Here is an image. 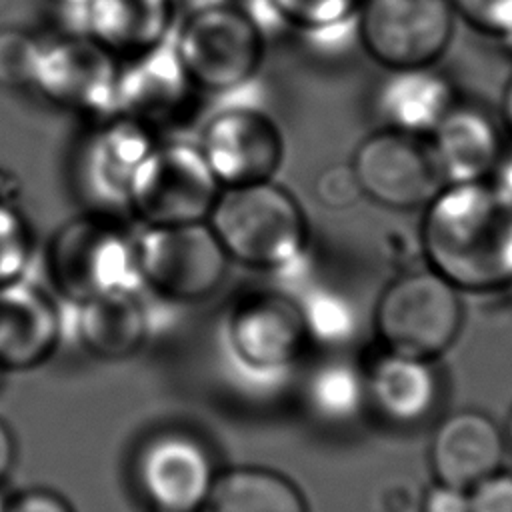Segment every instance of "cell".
I'll return each instance as SVG.
<instances>
[{
	"label": "cell",
	"mask_w": 512,
	"mask_h": 512,
	"mask_svg": "<svg viewBox=\"0 0 512 512\" xmlns=\"http://www.w3.org/2000/svg\"><path fill=\"white\" fill-rule=\"evenodd\" d=\"M418 250L460 294L512 288V196L494 180L444 184L422 208Z\"/></svg>",
	"instance_id": "1"
},
{
	"label": "cell",
	"mask_w": 512,
	"mask_h": 512,
	"mask_svg": "<svg viewBox=\"0 0 512 512\" xmlns=\"http://www.w3.org/2000/svg\"><path fill=\"white\" fill-rule=\"evenodd\" d=\"M206 222L230 262L256 270L296 264L310 242L302 204L274 180L222 188Z\"/></svg>",
	"instance_id": "2"
},
{
	"label": "cell",
	"mask_w": 512,
	"mask_h": 512,
	"mask_svg": "<svg viewBox=\"0 0 512 512\" xmlns=\"http://www.w3.org/2000/svg\"><path fill=\"white\" fill-rule=\"evenodd\" d=\"M138 234L106 212L78 214L50 238L46 268L54 288L72 304L136 290Z\"/></svg>",
	"instance_id": "3"
},
{
	"label": "cell",
	"mask_w": 512,
	"mask_h": 512,
	"mask_svg": "<svg viewBox=\"0 0 512 512\" xmlns=\"http://www.w3.org/2000/svg\"><path fill=\"white\" fill-rule=\"evenodd\" d=\"M464 318L462 294L428 266L394 276L374 308L386 352L432 360L452 346Z\"/></svg>",
	"instance_id": "4"
},
{
	"label": "cell",
	"mask_w": 512,
	"mask_h": 512,
	"mask_svg": "<svg viewBox=\"0 0 512 512\" xmlns=\"http://www.w3.org/2000/svg\"><path fill=\"white\" fill-rule=\"evenodd\" d=\"M174 50L200 92H230L254 78L264 36L254 16L232 4H208L188 14Z\"/></svg>",
	"instance_id": "5"
},
{
	"label": "cell",
	"mask_w": 512,
	"mask_h": 512,
	"mask_svg": "<svg viewBox=\"0 0 512 512\" xmlns=\"http://www.w3.org/2000/svg\"><path fill=\"white\" fill-rule=\"evenodd\" d=\"M456 24L450 0H364L354 20L362 50L386 72L436 66Z\"/></svg>",
	"instance_id": "6"
},
{
	"label": "cell",
	"mask_w": 512,
	"mask_h": 512,
	"mask_svg": "<svg viewBox=\"0 0 512 512\" xmlns=\"http://www.w3.org/2000/svg\"><path fill=\"white\" fill-rule=\"evenodd\" d=\"M220 192L196 144L156 142L130 182L126 208L144 226L206 222Z\"/></svg>",
	"instance_id": "7"
},
{
	"label": "cell",
	"mask_w": 512,
	"mask_h": 512,
	"mask_svg": "<svg viewBox=\"0 0 512 512\" xmlns=\"http://www.w3.org/2000/svg\"><path fill=\"white\" fill-rule=\"evenodd\" d=\"M138 278L170 302H200L224 282L230 258L208 222L146 226L136 238Z\"/></svg>",
	"instance_id": "8"
},
{
	"label": "cell",
	"mask_w": 512,
	"mask_h": 512,
	"mask_svg": "<svg viewBox=\"0 0 512 512\" xmlns=\"http://www.w3.org/2000/svg\"><path fill=\"white\" fill-rule=\"evenodd\" d=\"M348 166L360 196L394 212L422 210L444 186L426 138L390 126L362 136Z\"/></svg>",
	"instance_id": "9"
},
{
	"label": "cell",
	"mask_w": 512,
	"mask_h": 512,
	"mask_svg": "<svg viewBox=\"0 0 512 512\" xmlns=\"http://www.w3.org/2000/svg\"><path fill=\"white\" fill-rule=\"evenodd\" d=\"M196 146L222 188L274 180L286 152L278 124L254 106L218 110Z\"/></svg>",
	"instance_id": "10"
},
{
	"label": "cell",
	"mask_w": 512,
	"mask_h": 512,
	"mask_svg": "<svg viewBox=\"0 0 512 512\" xmlns=\"http://www.w3.org/2000/svg\"><path fill=\"white\" fill-rule=\"evenodd\" d=\"M198 94L174 44H162L120 62L110 114L132 120L156 136L188 120Z\"/></svg>",
	"instance_id": "11"
},
{
	"label": "cell",
	"mask_w": 512,
	"mask_h": 512,
	"mask_svg": "<svg viewBox=\"0 0 512 512\" xmlns=\"http://www.w3.org/2000/svg\"><path fill=\"white\" fill-rule=\"evenodd\" d=\"M120 60L86 34L42 42L32 88L48 102L82 114H110Z\"/></svg>",
	"instance_id": "12"
},
{
	"label": "cell",
	"mask_w": 512,
	"mask_h": 512,
	"mask_svg": "<svg viewBox=\"0 0 512 512\" xmlns=\"http://www.w3.org/2000/svg\"><path fill=\"white\" fill-rule=\"evenodd\" d=\"M136 480L158 512H196L202 510L216 474L204 444L182 432H164L142 446Z\"/></svg>",
	"instance_id": "13"
},
{
	"label": "cell",
	"mask_w": 512,
	"mask_h": 512,
	"mask_svg": "<svg viewBox=\"0 0 512 512\" xmlns=\"http://www.w3.org/2000/svg\"><path fill=\"white\" fill-rule=\"evenodd\" d=\"M228 336L244 364L268 374L284 372L298 356L308 334L300 302L278 292H258L234 306Z\"/></svg>",
	"instance_id": "14"
},
{
	"label": "cell",
	"mask_w": 512,
	"mask_h": 512,
	"mask_svg": "<svg viewBox=\"0 0 512 512\" xmlns=\"http://www.w3.org/2000/svg\"><path fill=\"white\" fill-rule=\"evenodd\" d=\"M444 184L492 180L504 156V128L486 108L460 98L426 136Z\"/></svg>",
	"instance_id": "15"
},
{
	"label": "cell",
	"mask_w": 512,
	"mask_h": 512,
	"mask_svg": "<svg viewBox=\"0 0 512 512\" xmlns=\"http://www.w3.org/2000/svg\"><path fill=\"white\" fill-rule=\"evenodd\" d=\"M506 440L498 424L478 410L446 416L430 442L436 482L470 490L502 466Z\"/></svg>",
	"instance_id": "16"
},
{
	"label": "cell",
	"mask_w": 512,
	"mask_h": 512,
	"mask_svg": "<svg viewBox=\"0 0 512 512\" xmlns=\"http://www.w3.org/2000/svg\"><path fill=\"white\" fill-rule=\"evenodd\" d=\"M154 146L156 136L150 130L110 114L92 132L80 154L78 178L82 188L96 202L126 206L130 182Z\"/></svg>",
	"instance_id": "17"
},
{
	"label": "cell",
	"mask_w": 512,
	"mask_h": 512,
	"mask_svg": "<svg viewBox=\"0 0 512 512\" xmlns=\"http://www.w3.org/2000/svg\"><path fill=\"white\" fill-rule=\"evenodd\" d=\"M60 316L54 302L22 280L0 286V370L40 366L56 348Z\"/></svg>",
	"instance_id": "18"
},
{
	"label": "cell",
	"mask_w": 512,
	"mask_h": 512,
	"mask_svg": "<svg viewBox=\"0 0 512 512\" xmlns=\"http://www.w3.org/2000/svg\"><path fill=\"white\" fill-rule=\"evenodd\" d=\"M86 36L120 62L168 42L174 0H88L82 8Z\"/></svg>",
	"instance_id": "19"
},
{
	"label": "cell",
	"mask_w": 512,
	"mask_h": 512,
	"mask_svg": "<svg viewBox=\"0 0 512 512\" xmlns=\"http://www.w3.org/2000/svg\"><path fill=\"white\" fill-rule=\"evenodd\" d=\"M364 380L366 400L396 426L422 422L438 402V376L430 360L384 350Z\"/></svg>",
	"instance_id": "20"
},
{
	"label": "cell",
	"mask_w": 512,
	"mask_h": 512,
	"mask_svg": "<svg viewBox=\"0 0 512 512\" xmlns=\"http://www.w3.org/2000/svg\"><path fill=\"white\" fill-rule=\"evenodd\" d=\"M456 100L454 84L436 66L398 70L388 72L378 110L384 126L426 138Z\"/></svg>",
	"instance_id": "21"
},
{
	"label": "cell",
	"mask_w": 512,
	"mask_h": 512,
	"mask_svg": "<svg viewBox=\"0 0 512 512\" xmlns=\"http://www.w3.org/2000/svg\"><path fill=\"white\" fill-rule=\"evenodd\" d=\"M74 306V330L90 354L118 360L140 350L148 332V314L136 290L112 292Z\"/></svg>",
	"instance_id": "22"
},
{
	"label": "cell",
	"mask_w": 512,
	"mask_h": 512,
	"mask_svg": "<svg viewBox=\"0 0 512 512\" xmlns=\"http://www.w3.org/2000/svg\"><path fill=\"white\" fill-rule=\"evenodd\" d=\"M200 512H308V506L286 476L246 466L218 474Z\"/></svg>",
	"instance_id": "23"
},
{
	"label": "cell",
	"mask_w": 512,
	"mask_h": 512,
	"mask_svg": "<svg viewBox=\"0 0 512 512\" xmlns=\"http://www.w3.org/2000/svg\"><path fill=\"white\" fill-rule=\"evenodd\" d=\"M308 400L320 418L346 422L360 412L366 400V380L350 364L328 362L312 374Z\"/></svg>",
	"instance_id": "24"
},
{
	"label": "cell",
	"mask_w": 512,
	"mask_h": 512,
	"mask_svg": "<svg viewBox=\"0 0 512 512\" xmlns=\"http://www.w3.org/2000/svg\"><path fill=\"white\" fill-rule=\"evenodd\" d=\"M286 26L306 36H330L354 24L364 0H264Z\"/></svg>",
	"instance_id": "25"
},
{
	"label": "cell",
	"mask_w": 512,
	"mask_h": 512,
	"mask_svg": "<svg viewBox=\"0 0 512 512\" xmlns=\"http://www.w3.org/2000/svg\"><path fill=\"white\" fill-rule=\"evenodd\" d=\"M42 42L22 28H0V86L28 88L34 84Z\"/></svg>",
	"instance_id": "26"
},
{
	"label": "cell",
	"mask_w": 512,
	"mask_h": 512,
	"mask_svg": "<svg viewBox=\"0 0 512 512\" xmlns=\"http://www.w3.org/2000/svg\"><path fill=\"white\" fill-rule=\"evenodd\" d=\"M32 256L28 222L10 200H0V286L22 280Z\"/></svg>",
	"instance_id": "27"
},
{
	"label": "cell",
	"mask_w": 512,
	"mask_h": 512,
	"mask_svg": "<svg viewBox=\"0 0 512 512\" xmlns=\"http://www.w3.org/2000/svg\"><path fill=\"white\" fill-rule=\"evenodd\" d=\"M300 310L306 334L324 344L344 342L354 332V314L340 298L318 294L300 304Z\"/></svg>",
	"instance_id": "28"
},
{
	"label": "cell",
	"mask_w": 512,
	"mask_h": 512,
	"mask_svg": "<svg viewBox=\"0 0 512 512\" xmlns=\"http://www.w3.org/2000/svg\"><path fill=\"white\" fill-rule=\"evenodd\" d=\"M454 16L472 32L494 38H512V0H450Z\"/></svg>",
	"instance_id": "29"
},
{
	"label": "cell",
	"mask_w": 512,
	"mask_h": 512,
	"mask_svg": "<svg viewBox=\"0 0 512 512\" xmlns=\"http://www.w3.org/2000/svg\"><path fill=\"white\" fill-rule=\"evenodd\" d=\"M314 194L322 206L332 210H344L362 198L348 162L326 168L316 180Z\"/></svg>",
	"instance_id": "30"
},
{
	"label": "cell",
	"mask_w": 512,
	"mask_h": 512,
	"mask_svg": "<svg viewBox=\"0 0 512 512\" xmlns=\"http://www.w3.org/2000/svg\"><path fill=\"white\" fill-rule=\"evenodd\" d=\"M470 512H512V472L496 470L468 490Z\"/></svg>",
	"instance_id": "31"
},
{
	"label": "cell",
	"mask_w": 512,
	"mask_h": 512,
	"mask_svg": "<svg viewBox=\"0 0 512 512\" xmlns=\"http://www.w3.org/2000/svg\"><path fill=\"white\" fill-rule=\"evenodd\" d=\"M418 512H470L468 490L436 482L420 498Z\"/></svg>",
	"instance_id": "32"
},
{
	"label": "cell",
	"mask_w": 512,
	"mask_h": 512,
	"mask_svg": "<svg viewBox=\"0 0 512 512\" xmlns=\"http://www.w3.org/2000/svg\"><path fill=\"white\" fill-rule=\"evenodd\" d=\"M6 512H72V508L50 490H28L8 502Z\"/></svg>",
	"instance_id": "33"
},
{
	"label": "cell",
	"mask_w": 512,
	"mask_h": 512,
	"mask_svg": "<svg viewBox=\"0 0 512 512\" xmlns=\"http://www.w3.org/2000/svg\"><path fill=\"white\" fill-rule=\"evenodd\" d=\"M14 454H16L14 438L8 430V426L0 420V480H4L6 474L12 470Z\"/></svg>",
	"instance_id": "34"
},
{
	"label": "cell",
	"mask_w": 512,
	"mask_h": 512,
	"mask_svg": "<svg viewBox=\"0 0 512 512\" xmlns=\"http://www.w3.org/2000/svg\"><path fill=\"white\" fill-rule=\"evenodd\" d=\"M500 124L506 132L512 134V74L506 78L500 94V108H498Z\"/></svg>",
	"instance_id": "35"
},
{
	"label": "cell",
	"mask_w": 512,
	"mask_h": 512,
	"mask_svg": "<svg viewBox=\"0 0 512 512\" xmlns=\"http://www.w3.org/2000/svg\"><path fill=\"white\" fill-rule=\"evenodd\" d=\"M492 180H494L502 190H506V192L512 196V146H510V148L506 146L504 156H502V160H500V164H498V170H496V174H494Z\"/></svg>",
	"instance_id": "36"
},
{
	"label": "cell",
	"mask_w": 512,
	"mask_h": 512,
	"mask_svg": "<svg viewBox=\"0 0 512 512\" xmlns=\"http://www.w3.org/2000/svg\"><path fill=\"white\" fill-rule=\"evenodd\" d=\"M56 2H60V4H64L68 8H74V10H80L88 0H56Z\"/></svg>",
	"instance_id": "37"
},
{
	"label": "cell",
	"mask_w": 512,
	"mask_h": 512,
	"mask_svg": "<svg viewBox=\"0 0 512 512\" xmlns=\"http://www.w3.org/2000/svg\"><path fill=\"white\" fill-rule=\"evenodd\" d=\"M506 440H508V444H510V448H512V414H510V420H508V430H506Z\"/></svg>",
	"instance_id": "38"
},
{
	"label": "cell",
	"mask_w": 512,
	"mask_h": 512,
	"mask_svg": "<svg viewBox=\"0 0 512 512\" xmlns=\"http://www.w3.org/2000/svg\"><path fill=\"white\" fill-rule=\"evenodd\" d=\"M0 512H6V502L2 496H0Z\"/></svg>",
	"instance_id": "39"
}]
</instances>
